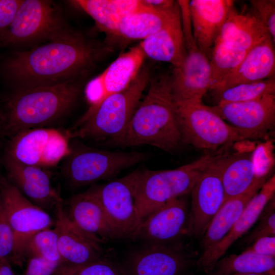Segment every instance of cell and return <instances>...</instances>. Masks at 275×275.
Masks as SVG:
<instances>
[{
  "mask_svg": "<svg viewBox=\"0 0 275 275\" xmlns=\"http://www.w3.org/2000/svg\"><path fill=\"white\" fill-rule=\"evenodd\" d=\"M210 108L247 140L264 137L275 123V94L251 101L218 103Z\"/></svg>",
  "mask_w": 275,
  "mask_h": 275,
  "instance_id": "obj_15",
  "label": "cell"
},
{
  "mask_svg": "<svg viewBox=\"0 0 275 275\" xmlns=\"http://www.w3.org/2000/svg\"><path fill=\"white\" fill-rule=\"evenodd\" d=\"M248 51L221 41H215L209 60L212 81L210 90L238 66Z\"/></svg>",
  "mask_w": 275,
  "mask_h": 275,
  "instance_id": "obj_31",
  "label": "cell"
},
{
  "mask_svg": "<svg viewBox=\"0 0 275 275\" xmlns=\"http://www.w3.org/2000/svg\"><path fill=\"white\" fill-rule=\"evenodd\" d=\"M273 198L266 204L263 210L259 223L246 237L242 244L249 245L257 239L267 236H275V207Z\"/></svg>",
  "mask_w": 275,
  "mask_h": 275,
  "instance_id": "obj_36",
  "label": "cell"
},
{
  "mask_svg": "<svg viewBox=\"0 0 275 275\" xmlns=\"http://www.w3.org/2000/svg\"><path fill=\"white\" fill-rule=\"evenodd\" d=\"M231 275H272L268 273H248V274H235Z\"/></svg>",
  "mask_w": 275,
  "mask_h": 275,
  "instance_id": "obj_43",
  "label": "cell"
},
{
  "mask_svg": "<svg viewBox=\"0 0 275 275\" xmlns=\"http://www.w3.org/2000/svg\"><path fill=\"white\" fill-rule=\"evenodd\" d=\"M173 101L182 142L200 149L216 151L247 140L202 102Z\"/></svg>",
  "mask_w": 275,
  "mask_h": 275,
  "instance_id": "obj_7",
  "label": "cell"
},
{
  "mask_svg": "<svg viewBox=\"0 0 275 275\" xmlns=\"http://www.w3.org/2000/svg\"><path fill=\"white\" fill-rule=\"evenodd\" d=\"M150 78L149 69H141L126 89L107 97L91 114L82 116L67 130L69 139H109L114 142L125 130Z\"/></svg>",
  "mask_w": 275,
  "mask_h": 275,
  "instance_id": "obj_5",
  "label": "cell"
},
{
  "mask_svg": "<svg viewBox=\"0 0 275 275\" xmlns=\"http://www.w3.org/2000/svg\"><path fill=\"white\" fill-rule=\"evenodd\" d=\"M73 30L53 1L22 0L12 22L0 39V48L52 41Z\"/></svg>",
  "mask_w": 275,
  "mask_h": 275,
  "instance_id": "obj_6",
  "label": "cell"
},
{
  "mask_svg": "<svg viewBox=\"0 0 275 275\" xmlns=\"http://www.w3.org/2000/svg\"><path fill=\"white\" fill-rule=\"evenodd\" d=\"M21 254L24 262L27 257L34 255L61 263L55 228L40 230L27 238L22 245Z\"/></svg>",
  "mask_w": 275,
  "mask_h": 275,
  "instance_id": "obj_33",
  "label": "cell"
},
{
  "mask_svg": "<svg viewBox=\"0 0 275 275\" xmlns=\"http://www.w3.org/2000/svg\"><path fill=\"white\" fill-rule=\"evenodd\" d=\"M96 189L115 239L131 238L142 222L135 201L132 172L96 185Z\"/></svg>",
  "mask_w": 275,
  "mask_h": 275,
  "instance_id": "obj_11",
  "label": "cell"
},
{
  "mask_svg": "<svg viewBox=\"0 0 275 275\" xmlns=\"http://www.w3.org/2000/svg\"><path fill=\"white\" fill-rule=\"evenodd\" d=\"M230 0H192L189 9L193 37L199 50L210 60L212 51L229 12Z\"/></svg>",
  "mask_w": 275,
  "mask_h": 275,
  "instance_id": "obj_21",
  "label": "cell"
},
{
  "mask_svg": "<svg viewBox=\"0 0 275 275\" xmlns=\"http://www.w3.org/2000/svg\"><path fill=\"white\" fill-rule=\"evenodd\" d=\"M8 180L28 200L44 210L56 209L63 203L59 191L52 185L49 173L39 167L5 158Z\"/></svg>",
  "mask_w": 275,
  "mask_h": 275,
  "instance_id": "obj_19",
  "label": "cell"
},
{
  "mask_svg": "<svg viewBox=\"0 0 275 275\" xmlns=\"http://www.w3.org/2000/svg\"><path fill=\"white\" fill-rule=\"evenodd\" d=\"M16 257L15 234L8 222L0 199V259L16 265Z\"/></svg>",
  "mask_w": 275,
  "mask_h": 275,
  "instance_id": "obj_35",
  "label": "cell"
},
{
  "mask_svg": "<svg viewBox=\"0 0 275 275\" xmlns=\"http://www.w3.org/2000/svg\"><path fill=\"white\" fill-rule=\"evenodd\" d=\"M69 140L66 131L53 128L23 130L11 138L5 157L46 169L70 154Z\"/></svg>",
  "mask_w": 275,
  "mask_h": 275,
  "instance_id": "obj_9",
  "label": "cell"
},
{
  "mask_svg": "<svg viewBox=\"0 0 275 275\" xmlns=\"http://www.w3.org/2000/svg\"><path fill=\"white\" fill-rule=\"evenodd\" d=\"M127 254L122 267L126 275H187L195 256L180 241L142 243Z\"/></svg>",
  "mask_w": 275,
  "mask_h": 275,
  "instance_id": "obj_10",
  "label": "cell"
},
{
  "mask_svg": "<svg viewBox=\"0 0 275 275\" xmlns=\"http://www.w3.org/2000/svg\"><path fill=\"white\" fill-rule=\"evenodd\" d=\"M225 149L175 169L132 172L135 201L142 221L168 201L190 193L201 174L225 154Z\"/></svg>",
  "mask_w": 275,
  "mask_h": 275,
  "instance_id": "obj_4",
  "label": "cell"
},
{
  "mask_svg": "<svg viewBox=\"0 0 275 275\" xmlns=\"http://www.w3.org/2000/svg\"><path fill=\"white\" fill-rule=\"evenodd\" d=\"M179 10L177 2L168 10L149 6L124 17L120 22L119 37L132 40H144L164 27Z\"/></svg>",
  "mask_w": 275,
  "mask_h": 275,
  "instance_id": "obj_28",
  "label": "cell"
},
{
  "mask_svg": "<svg viewBox=\"0 0 275 275\" xmlns=\"http://www.w3.org/2000/svg\"><path fill=\"white\" fill-rule=\"evenodd\" d=\"M269 37L254 12H239L233 7L216 40L248 51Z\"/></svg>",
  "mask_w": 275,
  "mask_h": 275,
  "instance_id": "obj_27",
  "label": "cell"
},
{
  "mask_svg": "<svg viewBox=\"0 0 275 275\" xmlns=\"http://www.w3.org/2000/svg\"><path fill=\"white\" fill-rule=\"evenodd\" d=\"M0 275H15L10 263L0 259Z\"/></svg>",
  "mask_w": 275,
  "mask_h": 275,
  "instance_id": "obj_42",
  "label": "cell"
},
{
  "mask_svg": "<svg viewBox=\"0 0 275 275\" xmlns=\"http://www.w3.org/2000/svg\"><path fill=\"white\" fill-rule=\"evenodd\" d=\"M169 76L175 101L202 102V97L212 86L210 61L196 43L187 48L182 66L174 67Z\"/></svg>",
  "mask_w": 275,
  "mask_h": 275,
  "instance_id": "obj_17",
  "label": "cell"
},
{
  "mask_svg": "<svg viewBox=\"0 0 275 275\" xmlns=\"http://www.w3.org/2000/svg\"><path fill=\"white\" fill-rule=\"evenodd\" d=\"M217 103L240 102L275 94L274 76L260 81L238 84L213 92Z\"/></svg>",
  "mask_w": 275,
  "mask_h": 275,
  "instance_id": "obj_32",
  "label": "cell"
},
{
  "mask_svg": "<svg viewBox=\"0 0 275 275\" xmlns=\"http://www.w3.org/2000/svg\"><path fill=\"white\" fill-rule=\"evenodd\" d=\"M54 275H126L122 266L104 256L75 267L60 266Z\"/></svg>",
  "mask_w": 275,
  "mask_h": 275,
  "instance_id": "obj_34",
  "label": "cell"
},
{
  "mask_svg": "<svg viewBox=\"0 0 275 275\" xmlns=\"http://www.w3.org/2000/svg\"><path fill=\"white\" fill-rule=\"evenodd\" d=\"M55 210L54 228L58 235L60 266L78 267L104 256L101 244L84 233L69 219L63 203L59 204Z\"/></svg>",
  "mask_w": 275,
  "mask_h": 275,
  "instance_id": "obj_18",
  "label": "cell"
},
{
  "mask_svg": "<svg viewBox=\"0 0 275 275\" xmlns=\"http://www.w3.org/2000/svg\"><path fill=\"white\" fill-rule=\"evenodd\" d=\"M271 37L252 48L238 66L210 91H219L246 82L262 80L275 73V52Z\"/></svg>",
  "mask_w": 275,
  "mask_h": 275,
  "instance_id": "obj_23",
  "label": "cell"
},
{
  "mask_svg": "<svg viewBox=\"0 0 275 275\" xmlns=\"http://www.w3.org/2000/svg\"><path fill=\"white\" fill-rule=\"evenodd\" d=\"M267 175L258 177L242 194L225 201L208 225L202 236L201 246L204 253L218 243L231 230L250 200L266 181Z\"/></svg>",
  "mask_w": 275,
  "mask_h": 275,
  "instance_id": "obj_25",
  "label": "cell"
},
{
  "mask_svg": "<svg viewBox=\"0 0 275 275\" xmlns=\"http://www.w3.org/2000/svg\"><path fill=\"white\" fill-rule=\"evenodd\" d=\"M0 199L8 222L15 234L16 263L21 266L22 245L34 233L52 228L54 222L50 215L24 197L7 179L0 176Z\"/></svg>",
  "mask_w": 275,
  "mask_h": 275,
  "instance_id": "obj_12",
  "label": "cell"
},
{
  "mask_svg": "<svg viewBox=\"0 0 275 275\" xmlns=\"http://www.w3.org/2000/svg\"><path fill=\"white\" fill-rule=\"evenodd\" d=\"M70 148L71 152L66 157L61 171L72 188L114 177L146 157V154L142 152L111 151L82 144Z\"/></svg>",
  "mask_w": 275,
  "mask_h": 275,
  "instance_id": "obj_8",
  "label": "cell"
},
{
  "mask_svg": "<svg viewBox=\"0 0 275 275\" xmlns=\"http://www.w3.org/2000/svg\"><path fill=\"white\" fill-rule=\"evenodd\" d=\"M255 10L254 13L263 23L275 42V1L251 0L250 1Z\"/></svg>",
  "mask_w": 275,
  "mask_h": 275,
  "instance_id": "obj_37",
  "label": "cell"
},
{
  "mask_svg": "<svg viewBox=\"0 0 275 275\" xmlns=\"http://www.w3.org/2000/svg\"><path fill=\"white\" fill-rule=\"evenodd\" d=\"M275 176L267 180L259 191L250 200L237 221L224 238L208 251L202 253L196 262L198 267L210 273L217 262L231 245L247 232L259 218L263 210L274 197Z\"/></svg>",
  "mask_w": 275,
  "mask_h": 275,
  "instance_id": "obj_20",
  "label": "cell"
},
{
  "mask_svg": "<svg viewBox=\"0 0 275 275\" xmlns=\"http://www.w3.org/2000/svg\"><path fill=\"white\" fill-rule=\"evenodd\" d=\"M253 152L243 151L228 156L222 172L225 202L245 192L258 177L255 172Z\"/></svg>",
  "mask_w": 275,
  "mask_h": 275,
  "instance_id": "obj_29",
  "label": "cell"
},
{
  "mask_svg": "<svg viewBox=\"0 0 275 275\" xmlns=\"http://www.w3.org/2000/svg\"><path fill=\"white\" fill-rule=\"evenodd\" d=\"M112 50L85 33L67 35L0 61V74L11 90L48 87L84 79Z\"/></svg>",
  "mask_w": 275,
  "mask_h": 275,
  "instance_id": "obj_1",
  "label": "cell"
},
{
  "mask_svg": "<svg viewBox=\"0 0 275 275\" xmlns=\"http://www.w3.org/2000/svg\"><path fill=\"white\" fill-rule=\"evenodd\" d=\"M146 5L159 10H168L173 8L176 4L172 0H143Z\"/></svg>",
  "mask_w": 275,
  "mask_h": 275,
  "instance_id": "obj_41",
  "label": "cell"
},
{
  "mask_svg": "<svg viewBox=\"0 0 275 275\" xmlns=\"http://www.w3.org/2000/svg\"><path fill=\"white\" fill-rule=\"evenodd\" d=\"M190 210L184 196L174 198L150 213L131 239L142 243L168 244L189 235Z\"/></svg>",
  "mask_w": 275,
  "mask_h": 275,
  "instance_id": "obj_13",
  "label": "cell"
},
{
  "mask_svg": "<svg viewBox=\"0 0 275 275\" xmlns=\"http://www.w3.org/2000/svg\"><path fill=\"white\" fill-rule=\"evenodd\" d=\"M275 258L244 251L221 258L211 275L268 273L275 275Z\"/></svg>",
  "mask_w": 275,
  "mask_h": 275,
  "instance_id": "obj_30",
  "label": "cell"
},
{
  "mask_svg": "<svg viewBox=\"0 0 275 275\" xmlns=\"http://www.w3.org/2000/svg\"><path fill=\"white\" fill-rule=\"evenodd\" d=\"M245 251L275 258V236L260 237L253 242Z\"/></svg>",
  "mask_w": 275,
  "mask_h": 275,
  "instance_id": "obj_40",
  "label": "cell"
},
{
  "mask_svg": "<svg viewBox=\"0 0 275 275\" xmlns=\"http://www.w3.org/2000/svg\"><path fill=\"white\" fill-rule=\"evenodd\" d=\"M26 268L22 275H54L61 263L52 262L37 256H29L25 259Z\"/></svg>",
  "mask_w": 275,
  "mask_h": 275,
  "instance_id": "obj_38",
  "label": "cell"
},
{
  "mask_svg": "<svg viewBox=\"0 0 275 275\" xmlns=\"http://www.w3.org/2000/svg\"><path fill=\"white\" fill-rule=\"evenodd\" d=\"M48 87L13 89L0 95V129L11 138L26 129L46 127L65 117L82 91V80Z\"/></svg>",
  "mask_w": 275,
  "mask_h": 275,
  "instance_id": "obj_2",
  "label": "cell"
},
{
  "mask_svg": "<svg viewBox=\"0 0 275 275\" xmlns=\"http://www.w3.org/2000/svg\"><path fill=\"white\" fill-rule=\"evenodd\" d=\"M228 153L225 152L206 169L191 190L189 235L202 237L225 202L222 172Z\"/></svg>",
  "mask_w": 275,
  "mask_h": 275,
  "instance_id": "obj_14",
  "label": "cell"
},
{
  "mask_svg": "<svg viewBox=\"0 0 275 275\" xmlns=\"http://www.w3.org/2000/svg\"><path fill=\"white\" fill-rule=\"evenodd\" d=\"M2 137H3V136L2 135V132H1V129H0V141H1V140Z\"/></svg>",
  "mask_w": 275,
  "mask_h": 275,
  "instance_id": "obj_44",
  "label": "cell"
},
{
  "mask_svg": "<svg viewBox=\"0 0 275 275\" xmlns=\"http://www.w3.org/2000/svg\"><path fill=\"white\" fill-rule=\"evenodd\" d=\"M65 212L75 226L101 244L115 239L95 185L72 196L68 202V212Z\"/></svg>",
  "mask_w": 275,
  "mask_h": 275,
  "instance_id": "obj_22",
  "label": "cell"
},
{
  "mask_svg": "<svg viewBox=\"0 0 275 275\" xmlns=\"http://www.w3.org/2000/svg\"><path fill=\"white\" fill-rule=\"evenodd\" d=\"M90 16L106 35L119 37L120 22L125 16L148 8L139 0H76L70 1Z\"/></svg>",
  "mask_w": 275,
  "mask_h": 275,
  "instance_id": "obj_26",
  "label": "cell"
},
{
  "mask_svg": "<svg viewBox=\"0 0 275 275\" xmlns=\"http://www.w3.org/2000/svg\"><path fill=\"white\" fill-rule=\"evenodd\" d=\"M139 44L146 56L171 63L174 67L181 66L186 57L187 50L180 9L164 27L142 40Z\"/></svg>",
  "mask_w": 275,
  "mask_h": 275,
  "instance_id": "obj_24",
  "label": "cell"
},
{
  "mask_svg": "<svg viewBox=\"0 0 275 275\" xmlns=\"http://www.w3.org/2000/svg\"><path fill=\"white\" fill-rule=\"evenodd\" d=\"M182 142L170 76L151 77L147 94L140 102L124 131L113 143L122 147L146 145L172 152Z\"/></svg>",
  "mask_w": 275,
  "mask_h": 275,
  "instance_id": "obj_3",
  "label": "cell"
},
{
  "mask_svg": "<svg viewBox=\"0 0 275 275\" xmlns=\"http://www.w3.org/2000/svg\"><path fill=\"white\" fill-rule=\"evenodd\" d=\"M146 56L140 44L121 53L100 75L86 86L85 94L91 114L107 97L126 89L142 69Z\"/></svg>",
  "mask_w": 275,
  "mask_h": 275,
  "instance_id": "obj_16",
  "label": "cell"
},
{
  "mask_svg": "<svg viewBox=\"0 0 275 275\" xmlns=\"http://www.w3.org/2000/svg\"><path fill=\"white\" fill-rule=\"evenodd\" d=\"M22 0H0V39L12 22Z\"/></svg>",
  "mask_w": 275,
  "mask_h": 275,
  "instance_id": "obj_39",
  "label": "cell"
}]
</instances>
